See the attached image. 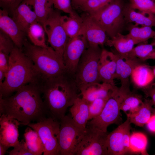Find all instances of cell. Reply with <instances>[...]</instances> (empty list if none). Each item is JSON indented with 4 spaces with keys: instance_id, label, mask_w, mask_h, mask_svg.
I'll return each instance as SVG.
<instances>
[{
    "instance_id": "6da1fadb",
    "label": "cell",
    "mask_w": 155,
    "mask_h": 155,
    "mask_svg": "<svg viewBox=\"0 0 155 155\" xmlns=\"http://www.w3.org/2000/svg\"><path fill=\"white\" fill-rule=\"evenodd\" d=\"M40 84L24 86L9 96L0 95V113L6 114L26 125L32 121L38 122L50 117L41 94Z\"/></svg>"
},
{
    "instance_id": "7a4b0ae2",
    "label": "cell",
    "mask_w": 155,
    "mask_h": 155,
    "mask_svg": "<svg viewBox=\"0 0 155 155\" xmlns=\"http://www.w3.org/2000/svg\"><path fill=\"white\" fill-rule=\"evenodd\" d=\"M40 86L49 117L60 121L78 97L74 75L67 71L57 76L42 79Z\"/></svg>"
},
{
    "instance_id": "3957f363",
    "label": "cell",
    "mask_w": 155,
    "mask_h": 155,
    "mask_svg": "<svg viewBox=\"0 0 155 155\" xmlns=\"http://www.w3.org/2000/svg\"><path fill=\"white\" fill-rule=\"evenodd\" d=\"M42 80L32 61L15 46L9 56L5 79L0 85V95L3 98L9 96L21 87L31 83L40 84Z\"/></svg>"
},
{
    "instance_id": "277c9868",
    "label": "cell",
    "mask_w": 155,
    "mask_h": 155,
    "mask_svg": "<svg viewBox=\"0 0 155 155\" xmlns=\"http://www.w3.org/2000/svg\"><path fill=\"white\" fill-rule=\"evenodd\" d=\"M22 50L32 61L42 79L57 76L67 71L63 57L51 47L37 46L26 40Z\"/></svg>"
},
{
    "instance_id": "5b68a950",
    "label": "cell",
    "mask_w": 155,
    "mask_h": 155,
    "mask_svg": "<svg viewBox=\"0 0 155 155\" xmlns=\"http://www.w3.org/2000/svg\"><path fill=\"white\" fill-rule=\"evenodd\" d=\"M102 50L99 45H89L82 54L74 75L80 93L90 86L101 82L98 72V63Z\"/></svg>"
},
{
    "instance_id": "8992f818",
    "label": "cell",
    "mask_w": 155,
    "mask_h": 155,
    "mask_svg": "<svg viewBox=\"0 0 155 155\" xmlns=\"http://www.w3.org/2000/svg\"><path fill=\"white\" fill-rule=\"evenodd\" d=\"M125 5L122 0H114L98 11L88 14L111 38L121 33L126 23L123 13Z\"/></svg>"
},
{
    "instance_id": "52a82bcc",
    "label": "cell",
    "mask_w": 155,
    "mask_h": 155,
    "mask_svg": "<svg viewBox=\"0 0 155 155\" xmlns=\"http://www.w3.org/2000/svg\"><path fill=\"white\" fill-rule=\"evenodd\" d=\"M130 91L116 86L101 113L88 121L87 125L106 132L107 128L110 125L119 124L122 120L120 111V105L125 96Z\"/></svg>"
},
{
    "instance_id": "ba28073f",
    "label": "cell",
    "mask_w": 155,
    "mask_h": 155,
    "mask_svg": "<svg viewBox=\"0 0 155 155\" xmlns=\"http://www.w3.org/2000/svg\"><path fill=\"white\" fill-rule=\"evenodd\" d=\"M60 122L58 155H75L86 129L78 125L69 116L65 115Z\"/></svg>"
},
{
    "instance_id": "9c48e42d",
    "label": "cell",
    "mask_w": 155,
    "mask_h": 155,
    "mask_svg": "<svg viewBox=\"0 0 155 155\" xmlns=\"http://www.w3.org/2000/svg\"><path fill=\"white\" fill-rule=\"evenodd\" d=\"M36 131L43 143V155H58L60 121L52 117L36 123L26 124Z\"/></svg>"
},
{
    "instance_id": "30bf717a",
    "label": "cell",
    "mask_w": 155,
    "mask_h": 155,
    "mask_svg": "<svg viewBox=\"0 0 155 155\" xmlns=\"http://www.w3.org/2000/svg\"><path fill=\"white\" fill-rule=\"evenodd\" d=\"M108 133L88 126L75 155H108L106 144Z\"/></svg>"
},
{
    "instance_id": "8fae6325",
    "label": "cell",
    "mask_w": 155,
    "mask_h": 155,
    "mask_svg": "<svg viewBox=\"0 0 155 155\" xmlns=\"http://www.w3.org/2000/svg\"><path fill=\"white\" fill-rule=\"evenodd\" d=\"M61 16L60 11L53 9L43 27L51 47L63 57L65 46L69 38L61 24Z\"/></svg>"
},
{
    "instance_id": "7c38bea8",
    "label": "cell",
    "mask_w": 155,
    "mask_h": 155,
    "mask_svg": "<svg viewBox=\"0 0 155 155\" xmlns=\"http://www.w3.org/2000/svg\"><path fill=\"white\" fill-rule=\"evenodd\" d=\"M126 120L108 133L106 144L108 155H124L130 151L131 123L129 115Z\"/></svg>"
},
{
    "instance_id": "4fadbf2b",
    "label": "cell",
    "mask_w": 155,
    "mask_h": 155,
    "mask_svg": "<svg viewBox=\"0 0 155 155\" xmlns=\"http://www.w3.org/2000/svg\"><path fill=\"white\" fill-rule=\"evenodd\" d=\"M89 44L84 35L81 32L69 38L64 49L63 58L67 71L75 75L79 60Z\"/></svg>"
},
{
    "instance_id": "5bb4252c",
    "label": "cell",
    "mask_w": 155,
    "mask_h": 155,
    "mask_svg": "<svg viewBox=\"0 0 155 155\" xmlns=\"http://www.w3.org/2000/svg\"><path fill=\"white\" fill-rule=\"evenodd\" d=\"M81 16L83 21L81 32L89 45L106 44L108 40L105 30L88 13Z\"/></svg>"
},
{
    "instance_id": "9a60e30c",
    "label": "cell",
    "mask_w": 155,
    "mask_h": 155,
    "mask_svg": "<svg viewBox=\"0 0 155 155\" xmlns=\"http://www.w3.org/2000/svg\"><path fill=\"white\" fill-rule=\"evenodd\" d=\"M21 123L17 119L3 114L0 117V143L9 148L14 147L19 142V126Z\"/></svg>"
},
{
    "instance_id": "2e32d148",
    "label": "cell",
    "mask_w": 155,
    "mask_h": 155,
    "mask_svg": "<svg viewBox=\"0 0 155 155\" xmlns=\"http://www.w3.org/2000/svg\"><path fill=\"white\" fill-rule=\"evenodd\" d=\"M114 53L116 61L115 79L120 81L121 87L130 89L129 78L133 70L137 66L145 63V62L135 57L127 56L123 58L117 52Z\"/></svg>"
},
{
    "instance_id": "e0dca14e",
    "label": "cell",
    "mask_w": 155,
    "mask_h": 155,
    "mask_svg": "<svg viewBox=\"0 0 155 155\" xmlns=\"http://www.w3.org/2000/svg\"><path fill=\"white\" fill-rule=\"evenodd\" d=\"M0 29L11 39L16 46L22 50L26 34L20 29L7 12L1 9Z\"/></svg>"
},
{
    "instance_id": "ac0fdd59",
    "label": "cell",
    "mask_w": 155,
    "mask_h": 155,
    "mask_svg": "<svg viewBox=\"0 0 155 155\" xmlns=\"http://www.w3.org/2000/svg\"><path fill=\"white\" fill-rule=\"evenodd\" d=\"M116 68L115 53L102 49L98 63V72L101 81L115 86L114 80Z\"/></svg>"
},
{
    "instance_id": "d6986e66",
    "label": "cell",
    "mask_w": 155,
    "mask_h": 155,
    "mask_svg": "<svg viewBox=\"0 0 155 155\" xmlns=\"http://www.w3.org/2000/svg\"><path fill=\"white\" fill-rule=\"evenodd\" d=\"M130 77L135 87L142 90L153 84L155 76L152 68L144 63L136 67L133 70Z\"/></svg>"
},
{
    "instance_id": "ffe728a7",
    "label": "cell",
    "mask_w": 155,
    "mask_h": 155,
    "mask_svg": "<svg viewBox=\"0 0 155 155\" xmlns=\"http://www.w3.org/2000/svg\"><path fill=\"white\" fill-rule=\"evenodd\" d=\"M11 18L20 29L26 34L31 24L37 21L34 11L23 2L16 9Z\"/></svg>"
},
{
    "instance_id": "44dd1931",
    "label": "cell",
    "mask_w": 155,
    "mask_h": 155,
    "mask_svg": "<svg viewBox=\"0 0 155 155\" xmlns=\"http://www.w3.org/2000/svg\"><path fill=\"white\" fill-rule=\"evenodd\" d=\"M123 13L126 23H133L142 26H155V14L137 12L131 8L128 4L125 5Z\"/></svg>"
},
{
    "instance_id": "7402d4cb",
    "label": "cell",
    "mask_w": 155,
    "mask_h": 155,
    "mask_svg": "<svg viewBox=\"0 0 155 155\" xmlns=\"http://www.w3.org/2000/svg\"><path fill=\"white\" fill-rule=\"evenodd\" d=\"M116 86L105 83H96L88 87L80 94L89 104L97 98H109Z\"/></svg>"
},
{
    "instance_id": "603a6c76",
    "label": "cell",
    "mask_w": 155,
    "mask_h": 155,
    "mask_svg": "<svg viewBox=\"0 0 155 155\" xmlns=\"http://www.w3.org/2000/svg\"><path fill=\"white\" fill-rule=\"evenodd\" d=\"M70 111L74 121L82 128L86 129L89 117L88 102L78 96L71 106Z\"/></svg>"
},
{
    "instance_id": "cb8c5ba5",
    "label": "cell",
    "mask_w": 155,
    "mask_h": 155,
    "mask_svg": "<svg viewBox=\"0 0 155 155\" xmlns=\"http://www.w3.org/2000/svg\"><path fill=\"white\" fill-rule=\"evenodd\" d=\"M152 100L145 99L138 108L129 115L130 122L136 125L143 127L150 119L154 108Z\"/></svg>"
},
{
    "instance_id": "d4e9b609",
    "label": "cell",
    "mask_w": 155,
    "mask_h": 155,
    "mask_svg": "<svg viewBox=\"0 0 155 155\" xmlns=\"http://www.w3.org/2000/svg\"><path fill=\"white\" fill-rule=\"evenodd\" d=\"M106 45L113 46L116 52L124 58L127 57L135 44L133 40L127 35L119 33L109 39Z\"/></svg>"
},
{
    "instance_id": "484cf974",
    "label": "cell",
    "mask_w": 155,
    "mask_h": 155,
    "mask_svg": "<svg viewBox=\"0 0 155 155\" xmlns=\"http://www.w3.org/2000/svg\"><path fill=\"white\" fill-rule=\"evenodd\" d=\"M23 2L33 7L37 21L43 27L50 13L54 9L53 0H25Z\"/></svg>"
},
{
    "instance_id": "4316f807",
    "label": "cell",
    "mask_w": 155,
    "mask_h": 155,
    "mask_svg": "<svg viewBox=\"0 0 155 155\" xmlns=\"http://www.w3.org/2000/svg\"><path fill=\"white\" fill-rule=\"evenodd\" d=\"M15 45L11 39L6 34L0 31V70L6 74L8 68L10 54Z\"/></svg>"
},
{
    "instance_id": "83f0119b",
    "label": "cell",
    "mask_w": 155,
    "mask_h": 155,
    "mask_svg": "<svg viewBox=\"0 0 155 155\" xmlns=\"http://www.w3.org/2000/svg\"><path fill=\"white\" fill-rule=\"evenodd\" d=\"M138 26L131 24L127 28L129 33L126 35L133 40L135 44L145 42L155 36V31L151 27Z\"/></svg>"
},
{
    "instance_id": "f1b7e54d",
    "label": "cell",
    "mask_w": 155,
    "mask_h": 155,
    "mask_svg": "<svg viewBox=\"0 0 155 155\" xmlns=\"http://www.w3.org/2000/svg\"><path fill=\"white\" fill-rule=\"evenodd\" d=\"M28 126L24 136L28 148L33 155H41L44 151L42 142L37 132Z\"/></svg>"
},
{
    "instance_id": "f546056e",
    "label": "cell",
    "mask_w": 155,
    "mask_h": 155,
    "mask_svg": "<svg viewBox=\"0 0 155 155\" xmlns=\"http://www.w3.org/2000/svg\"><path fill=\"white\" fill-rule=\"evenodd\" d=\"M61 21L69 38L74 37L81 33L83 21L81 17L79 15L69 16L61 15Z\"/></svg>"
},
{
    "instance_id": "4dcf8cb0",
    "label": "cell",
    "mask_w": 155,
    "mask_h": 155,
    "mask_svg": "<svg viewBox=\"0 0 155 155\" xmlns=\"http://www.w3.org/2000/svg\"><path fill=\"white\" fill-rule=\"evenodd\" d=\"M26 34L33 45L44 47L48 46L46 44V33L44 28L38 21L31 24Z\"/></svg>"
},
{
    "instance_id": "1f68e13d",
    "label": "cell",
    "mask_w": 155,
    "mask_h": 155,
    "mask_svg": "<svg viewBox=\"0 0 155 155\" xmlns=\"http://www.w3.org/2000/svg\"><path fill=\"white\" fill-rule=\"evenodd\" d=\"M127 56L136 57L144 62L149 59L155 60V42L140 44L133 47Z\"/></svg>"
},
{
    "instance_id": "d6a6232c",
    "label": "cell",
    "mask_w": 155,
    "mask_h": 155,
    "mask_svg": "<svg viewBox=\"0 0 155 155\" xmlns=\"http://www.w3.org/2000/svg\"><path fill=\"white\" fill-rule=\"evenodd\" d=\"M148 139L146 135L140 132H133L130 136V151L140 153L142 155H148L147 151Z\"/></svg>"
},
{
    "instance_id": "836d02e7",
    "label": "cell",
    "mask_w": 155,
    "mask_h": 155,
    "mask_svg": "<svg viewBox=\"0 0 155 155\" xmlns=\"http://www.w3.org/2000/svg\"><path fill=\"white\" fill-rule=\"evenodd\" d=\"M143 101L141 95L131 91L124 98L120 105V110L126 114L128 111V113H131L138 108Z\"/></svg>"
},
{
    "instance_id": "e575fe53",
    "label": "cell",
    "mask_w": 155,
    "mask_h": 155,
    "mask_svg": "<svg viewBox=\"0 0 155 155\" xmlns=\"http://www.w3.org/2000/svg\"><path fill=\"white\" fill-rule=\"evenodd\" d=\"M128 4L134 10L155 14V2L152 0H129Z\"/></svg>"
},
{
    "instance_id": "d590c367",
    "label": "cell",
    "mask_w": 155,
    "mask_h": 155,
    "mask_svg": "<svg viewBox=\"0 0 155 155\" xmlns=\"http://www.w3.org/2000/svg\"><path fill=\"white\" fill-rule=\"evenodd\" d=\"M108 99L97 98L89 104V120L94 118L101 113Z\"/></svg>"
},
{
    "instance_id": "8d00e7d4",
    "label": "cell",
    "mask_w": 155,
    "mask_h": 155,
    "mask_svg": "<svg viewBox=\"0 0 155 155\" xmlns=\"http://www.w3.org/2000/svg\"><path fill=\"white\" fill-rule=\"evenodd\" d=\"M53 1L55 9L68 13L69 15H78L73 8L71 0H53Z\"/></svg>"
},
{
    "instance_id": "74e56055",
    "label": "cell",
    "mask_w": 155,
    "mask_h": 155,
    "mask_svg": "<svg viewBox=\"0 0 155 155\" xmlns=\"http://www.w3.org/2000/svg\"><path fill=\"white\" fill-rule=\"evenodd\" d=\"M25 0H0L1 9L7 12L11 17L18 6Z\"/></svg>"
},
{
    "instance_id": "f35d334b",
    "label": "cell",
    "mask_w": 155,
    "mask_h": 155,
    "mask_svg": "<svg viewBox=\"0 0 155 155\" xmlns=\"http://www.w3.org/2000/svg\"><path fill=\"white\" fill-rule=\"evenodd\" d=\"M9 155H33L28 149L25 141L22 140L8 152Z\"/></svg>"
},
{
    "instance_id": "ab89813d",
    "label": "cell",
    "mask_w": 155,
    "mask_h": 155,
    "mask_svg": "<svg viewBox=\"0 0 155 155\" xmlns=\"http://www.w3.org/2000/svg\"><path fill=\"white\" fill-rule=\"evenodd\" d=\"M153 84L148 87L142 90L144 93L146 97H150L151 98L153 105L154 106L153 113H155V90L153 88Z\"/></svg>"
},
{
    "instance_id": "60d3db41",
    "label": "cell",
    "mask_w": 155,
    "mask_h": 155,
    "mask_svg": "<svg viewBox=\"0 0 155 155\" xmlns=\"http://www.w3.org/2000/svg\"><path fill=\"white\" fill-rule=\"evenodd\" d=\"M146 124L148 129L150 132L155 133V113L152 115Z\"/></svg>"
},
{
    "instance_id": "b9f144b4",
    "label": "cell",
    "mask_w": 155,
    "mask_h": 155,
    "mask_svg": "<svg viewBox=\"0 0 155 155\" xmlns=\"http://www.w3.org/2000/svg\"><path fill=\"white\" fill-rule=\"evenodd\" d=\"M88 0H72V6L76 8H80Z\"/></svg>"
},
{
    "instance_id": "7bdbcfd3",
    "label": "cell",
    "mask_w": 155,
    "mask_h": 155,
    "mask_svg": "<svg viewBox=\"0 0 155 155\" xmlns=\"http://www.w3.org/2000/svg\"><path fill=\"white\" fill-rule=\"evenodd\" d=\"M9 148L0 143V155H4Z\"/></svg>"
},
{
    "instance_id": "ee69618b",
    "label": "cell",
    "mask_w": 155,
    "mask_h": 155,
    "mask_svg": "<svg viewBox=\"0 0 155 155\" xmlns=\"http://www.w3.org/2000/svg\"><path fill=\"white\" fill-rule=\"evenodd\" d=\"M5 76L6 73L0 70V85H1L4 81Z\"/></svg>"
},
{
    "instance_id": "f6af8a7d",
    "label": "cell",
    "mask_w": 155,
    "mask_h": 155,
    "mask_svg": "<svg viewBox=\"0 0 155 155\" xmlns=\"http://www.w3.org/2000/svg\"><path fill=\"white\" fill-rule=\"evenodd\" d=\"M113 0H100L104 7L108 4Z\"/></svg>"
},
{
    "instance_id": "bcb514c9",
    "label": "cell",
    "mask_w": 155,
    "mask_h": 155,
    "mask_svg": "<svg viewBox=\"0 0 155 155\" xmlns=\"http://www.w3.org/2000/svg\"><path fill=\"white\" fill-rule=\"evenodd\" d=\"M152 69L154 74L155 76V66L153 67L152 68Z\"/></svg>"
},
{
    "instance_id": "7dc6e473",
    "label": "cell",
    "mask_w": 155,
    "mask_h": 155,
    "mask_svg": "<svg viewBox=\"0 0 155 155\" xmlns=\"http://www.w3.org/2000/svg\"><path fill=\"white\" fill-rule=\"evenodd\" d=\"M153 86L154 90H155V84H154V83L153 84Z\"/></svg>"
},
{
    "instance_id": "c3c4849f",
    "label": "cell",
    "mask_w": 155,
    "mask_h": 155,
    "mask_svg": "<svg viewBox=\"0 0 155 155\" xmlns=\"http://www.w3.org/2000/svg\"><path fill=\"white\" fill-rule=\"evenodd\" d=\"M154 2H155V0H152Z\"/></svg>"
},
{
    "instance_id": "681fc988",
    "label": "cell",
    "mask_w": 155,
    "mask_h": 155,
    "mask_svg": "<svg viewBox=\"0 0 155 155\" xmlns=\"http://www.w3.org/2000/svg\"><path fill=\"white\" fill-rule=\"evenodd\" d=\"M154 38L155 39V36H154Z\"/></svg>"
},
{
    "instance_id": "f907efd6",
    "label": "cell",
    "mask_w": 155,
    "mask_h": 155,
    "mask_svg": "<svg viewBox=\"0 0 155 155\" xmlns=\"http://www.w3.org/2000/svg\"><path fill=\"white\" fill-rule=\"evenodd\" d=\"M72 0H71V1Z\"/></svg>"
}]
</instances>
